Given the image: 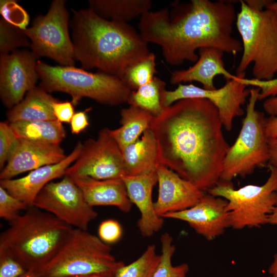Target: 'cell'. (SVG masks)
I'll return each mask as SVG.
<instances>
[{"label": "cell", "instance_id": "6da1fadb", "mask_svg": "<svg viewBox=\"0 0 277 277\" xmlns=\"http://www.w3.org/2000/svg\"><path fill=\"white\" fill-rule=\"evenodd\" d=\"M223 126L217 109L206 99L181 100L164 108L150 127L160 164L207 192L220 180L230 147Z\"/></svg>", "mask_w": 277, "mask_h": 277}, {"label": "cell", "instance_id": "7a4b0ae2", "mask_svg": "<svg viewBox=\"0 0 277 277\" xmlns=\"http://www.w3.org/2000/svg\"><path fill=\"white\" fill-rule=\"evenodd\" d=\"M181 10H151L140 17L138 32L144 40L159 45L165 61L177 66L187 61L195 63L196 51L205 47L236 55L242 43L233 37L235 7L229 1L191 0Z\"/></svg>", "mask_w": 277, "mask_h": 277}, {"label": "cell", "instance_id": "3957f363", "mask_svg": "<svg viewBox=\"0 0 277 277\" xmlns=\"http://www.w3.org/2000/svg\"><path fill=\"white\" fill-rule=\"evenodd\" d=\"M74 59L84 69L97 68L122 79L127 69L151 52L138 31L105 19L90 9L72 10Z\"/></svg>", "mask_w": 277, "mask_h": 277}, {"label": "cell", "instance_id": "277c9868", "mask_svg": "<svg viewBox=\"0 0 277 277\" xmlns=\"http://www.w3.org/2000/svg\"><path fill=\"white\" fill-rule=\"evenodd\" d=\"M73 227L34 206L9 223L0 236V255L38 271L56 254Z\"/></svg>", "mask_w": 277, "mask_h": 277}, {"label": "cell", "instance_id": "5b68a950", "mask_svg": "<svg viewBox=\"0 0 277 277\" xmlns=\"http://www.w3.org/2000/svg\"><path fill=\"white\" fill-rule=\"evenodd\" d=\"M240 4L235 23L243 53L236 75L245 74L252 64L253 78L271 80L277 73V12L251 7L245 1Z\"/></svg>", "mask_w": 277, "mask_h": 277}, {"label": "cell", "instance_id": "8992f818", "mask_svg": "<svg viewBox=\"0 0 277 277\" xmlns=\"http://www.w3.org/2000/svg\"><path fill=\"white\" fill-rule=\"evenodd\" d=\"M36 70L41 88L47 92L69 94L74 106L83 97L118 106L127 103L132 91L120 77L103 72H89L74 66H53L39 60Z\"/></svg>", "mask_w": 277, "mask_h": 277}, {"label": "cell", "instance_id": "52a82bcc", "mask_svg": "<svg viewBox=\"0 0 277 277\" xmlns=\"http://www.w3.org/2000/svg\"><path fill=\"white\" fill-rule=\"evenodd\" d=\"M125 265L109 244L87 231L73 228L55 256L37 272L43 277H72L115 272Z\"/></svg>", "mask_w": 277, "mask_h": 277}, {"label": "cell", "instance_id": "ba28073f", "mask_svg": "<svg viewBox=\"0 0 277 277\" xmlns=\"http://www.w3.org/2000/svg\"><path fill=\"white\" fill-rule=\"evenodd\" d=\"M261 89H250L246 115L234 143L224 159L220 180L231 182L236 176L245 177L268 162V140L266 133V117L255 109Z\"/></svg>", "mask_w": 277, "mask_h": 277}, {"label": "cell", "instance_id": "9c48e42d", "mask_svg": "<svg viewBox=\"0 0 277 277\" xmlns=\"http://www.w3.org/2000/svg\"><path fill=\"white\" fill-rule=\"evenodd\" d=\"M270 173L262 185H248L236 189L231 182L219 181L207 192L226 199L230 227L234 229L259 227L268 224L277 206V168L268 165Z\"/></svg>", "mask_w": 277, "mask_h": 277}, {"label": "cell", "instance_id": "30bf717a", "mask_svg": "<svg viewBox=\"0 0 277 277\" xmlns=\"http://www.w3.org/2000/svg\"><path fill=\"white\" fill-rule=\"evenodd\" d=\"M69 14L63 0H54L45 15L37 16L31 27L23 30L38 59L50 58L61 66H74L73 45L68 31Z\"/></svg>", "mask_w": 277, "mask_h": 277}, {"label": "cell", "instance_id": "8fae6325", "mask_svg": "<svg viewBox=\"0 0 277 277\" xmlns=\"http://www.w3.org/2000/svg\"><path fill=\"white\" fill-rule=\"evenodd\" d=\"M32 206L48 212L74 228L87 230L97 212L86 202L74 181L64 176L47 184L35 198Z\"/></svg>", "mask_w": 277, "mask_h": 277}, {"label": "cell", "instance_id": "7c38bea8", "mask_svg": "<svg viewBox=\"0 0 277 277\" xmlns=\"http://www.w3.org/2000/svg\"><path fill=\"white\" fill-rule=\"evenodd\" d=\"M248 79L245 74L238 75L235 79L227 80L220 88L206 89L192 84H179L173 90H164L162 93L161 103L164 108L177 101L189 98L209 100L217 109L223 127L230 131L235 117L244 114V105L250 90L247 88Z\"/></svg>", "mask_w": 277, "mask_h": 277}, {"label": "cell", "instance_id": "4fadbf2b", "mask_svg": "<svg viewBox=\"0 0 277 277\" xmlns=\"http://www.w3.org/2000/svg\"><path fill=\"white\" fill-rule=\"evenodd\" d=\"M109 129H101L96 139L90 138L83 144L78 157L65 175L96 180L122 179L126 175L122 151Z\"/></svg>", "mask_w": 277, "mask_h": 277}, {"label": "cell", "instance_id": "5bb4252c", "mask_svg": "<svg viewBox=\"0 0 277 277\" xmlns=\"http://www.w3.org/2000/svg\"><path fill=\"white\" fill-rule=\"evenodd\" d=\"M37 61L32 51L26 50L1 55L0 96L7 108L16 105L35 86Z\"/></svg>", "mask_w": 277, "mask_h": 277}, {"label": "cell", "instance_id": "9a60e30c", "mask_svg": "<svg viewBox=\"0 0 277 277\" xmlns=\"http://www.w3.org/2000/svg\"><path fill=\"white\" fill-rule=\"evenodd\" d=\"M227 204V201L224 198L205 193L199 202L191 207L165 214L162 217L184 221L197 233L211 241L230 227Z\"/></svg>", "mask_w": 277, "mask_h": 277}, {"label": "cell", "instance_id": "2e32d148", "mask_svg": "<svg viewBox=\"0 0 277 277\" xmlns=\"http://www.w3.org/2000/svg\"><path fill=\"white\" fill-rule=\"evenodd\" d=\"M159 193L154 202L156 213L165 214L182 211L195 205L205 192L182 178L166 166L159 164L156 169Z\"/></svg>", "mask_w": 277, "mask_h": 277}, {"label": "cell", "instance_id": "e0dca14e", "mask_svg": "<svg viewBox=\"0 0 277 277\" xmlns=\"http://www.w3.org/2000/svg\"><path fill=\"white\" fill-rule=\"evenodd\" d=\"M67 156L60 144L18 138L7 164L1 170L0 180L12 179L21 173L58 163Z\"/></svg>", "mask_w": 277, "mask_h": 277}, {"label": "cell", "instance_id": "ac0fdd59", "mask_svg": "<svg viewBox=\"0 0 277 277\" xmlns=\"http://www.w3.org/2000/svg\"><path fill=\"white\" fill-rule=\"evenodd\" d=\"M82 145L78 142L72 151L61 162L41 167L18 179L1 180L0 186L13 196L32 206L35 198L47 184L65 175L67 169L78 157Z\"/></svg>", "mask_w": 277, "mask_h": 277}, {"label": "cell", "instance_id": "d6986e66", "mask_svg": "<svg viewBox=\"0 0 277 277\" xmlns=\"http://www.w3.org/2000/svg\"><path fill=\"white\" fill-rule=\"evenodd\" d=\"M128 196L140 212L137 223L141 234L149 237L161 230L164 225V218L159 216L154 208L152 193L153 187L157 183L156 171L136 175H126L122 177Z\"/></svg>", "mask_w": 277, "mask_h": 277}, {"label": "cell", "instance_id": "ffe728a7", "mask_svg": "<svg viewBox=\"0 0 277 277\" xmlns=\"http://www.w3.org/2000/svg\"><path fill=\"white\" fill-rule=\"evenodd\" d=\"M199 58L195 64L187 69L174 71L170 76L172 85L197 82L206 89H214V79L222 75L226 80L235 79L238 75L229 72L225 67L223 60L224 52L213 47H205L198 50Z\"/></svg>", "mask_w": 277, "mask_h": 277}, {"label": "cell", "instance_id": "44dd1931", "mask_svg": "<svg viewBox=\"0 0 277 277\" xmlns=\"http://www.w3.org/2000/svg\"><path fill=\"white\" fill-rule=\"evenodd\" d=\"M70 177L80 188L91 206H112L125 213L130 211L132 203L122 178L96 180L88 176Z\"/></svg>", "mask_w": 277, "mask_h": 277}, {"label": "cell", "instance_id": "7402d4cb", "mask_svg": "<svg viewBox=\"0 0 277 277\" xmlns=\"http://www.w3.org/2000/svg\"><path fill=\"white\" fill-rule=\"evenodd\" d=\"M126 175H136L156 171L160 164L157 145L150 128L141 139L122 151Z\"/></svg>", "mask_w": 277, "mask_h": 277}, {"label": "cell", "instance_id": "603a6c76", "mask_svg": "<svg viewBox=\"0 0 277 277\" xmlns=\"http://www.w3.org/2000/svg\"><path fill=\"white\" fill-rule=\"evenodd\" d=\"M57 101L40 87L35 86L26 93L25 98L9 110L7 114L8 121L12 123L56 120L53 104Z\"/></svg>", "mask_w": 277, "mask_h": 277}, {"label": "cell", "instance_id": "cb8c5ba5", "mask_svg": "<svg viewBox=\"0 0 277 277\" xmlns=\"http://www.w3.org/2000/svg\"><path fill=\"white\" fill-rule=\"evenodd\" d=\"M120 115L121 126L115 129H109V132L122 151L137 141L141 135L150 128L154 116L131 106L122 109Z\"/></svg>", "mask_w": 277, "mask_h": 277}, {"label": "cell", "instance_id": "d4e9b609", "mask_svg": "<svg viewBox=\"0 0 277 277\" xmlns=\"http://www.w3.org/2000/svg\"><path fill=\"white\" fill-rule=\"evenodd\" d=\"M152 4L150 0H90L89 8L105 19L127 23L150 11Z\"/></svg>", "mask_w": 277, "mask_h": 277}, {"label": "cell", "instance_id": "484cf974", "mask_svg": "<svg viewBox=\"0 0 277 277\" xmlns=\"http://www.w3.org/2000/svg\"><path fill=\"white\" fill-rule=\"evenodd\" d=\"M18 138L52 144H60L66 136L62 123L57 121H25L9 123Z\"/></svg>", "mask_w": 277, "mask_h": 277}, {"label": "cell", "instance_id": "4316f807", "mask_svg": "<svg viewBox=\"0 0 277 277\" xmlns=\"http://www.w3.org/2000/svg\"><path fill=\"white\" fill-rule=\"evenodd\" d=\"M165 89V82L155 76L149 83L132 91L127 103L130 106L142 109L154 117L157 116L164 109L161 103V96Z\"/></svg>", "mask_w": 277, "mask_h": 277}, {"label": "cell", "instance_id": "83f0119b", "mask_svg": "<svg viewBox=\"0 0 277 277\" xmlns=\"http://www.w3.org/2000/svg\"><path fill=\"white\" fill-rule=\"evenodd\" d=\"M154 244L148 245L142 254L128 265H124L115 273V277H152L160 261Z\"/></svg>", "mask_w": 277, "mask_h": 277}, {"label": "cell", "instance_id": "f1b7e54d", "mask_svg": "<svg viewBox=\"0 0 277 277\" xmlns=\"http://www.w3.org/2000/svg\"><path fill=\"white\" fill-rule=\"evenodd\" d=\"M161 253L160 261L152 277H187L189 270L187 263L174 266L172 258L175 251L173 238L168 232L162 234L160 238Z\"/></svg>", "mask_w": 277, "mask_h": 277}, {"label": "cell", "instance_id": "f546056e", "mask_svg": "<svg viewBox=\"0 0 277 277\" xmlns=\"http://www.w3.org/2000/svg\"><path fill=\"white\" fill-rule=\"evenodd\" d=\"M155 55L152 52L144 59L129 66L122 80L132 90L151 82L156 73Z\"/></svg>", "mask_w": 277, "mask_h": 277}, {"label": "cell", "instance_id": "4dcf8cb0", "mask_svg": "<svg viewBox=\"0 0 277 277\" xmlns=\"http://www.w3.org/2000/svg\"><path fill=\"white\" fill-rule=\"evenodd\" d=\"M31 46V42L23 30L6 21L0 20L1 55L10 53L18 47Z\"/></svg>", "mask_w": 277, "mask_h": 277}, {"label": "cell", "instance_id": "1f68e13d", "mask_svg": "<svg viewBox=\"0 0 277 277\" xmlns=\"http://www.w3.org/2000/svg\"><path fill=\"white\" fill-rule=\"evenodd\" d=\"M0 11L2 18L9 24L22 30L27 28L29 22V15L15 1L1 0Z\"/></svg>", "mask_w": 277, "mask_h": 277}, {"label": "cell", "instance_id": "d6a6232c", "mask_svg": "<svg viewBox=\"0 0 277 277\" xmlns=\"http://www.w3.org/2000/svg\"><path fill=\"white\" fill-rule=\"evenodd\" d=\"M29 206L27 204L10 194L0 186V217L9 223L17 218L22 210Z\"/></svg>", "mask_w": 277, "mask_h": 277}, {"label": "cell", "instance_id": "836d02e7", "mask_svg": "<svg viewBox=\"0 0 277 277\" xmlns=\"http://www.w3.org/2000/svg\"><path fill=\"white\" fill-rule=\"evenodd\" d=\"M18 138L15 135L8 121L0 122V168H4L13 150L15 147Z\"/></svg>", "mask_w": 277, "mask_h": 277}, {"label": "cell", "instance_id": "e575fe53", "mask_svg": "<svg viewBox=\"0 0 277 277\" xmlns=\"http://www.w3.org/2000/svg\"><path fill=\"white\" fill-rule=\"evenodd\" d=\"M98 237L107 244L118 241L122 237L123 230L121 225L116 220L109 219L103 221L98 228Z\"/></svg>", "mask_w": 277, "mask_h": 277}, {"label": "cell", "instance_id": "d590c367", "mask_svg": "<svg viewBox=\"0 0 277 277\" xmlns=\"http://www.w3.org/2000/svg\"><path fill=\"white\" fill-rule=\"evenodd\" d=\"M27 271L16 260L6 255H0V277H19Z\"/></svg>", "mask_w": 277, "mask_h": 277}, {"label": "cell", "instance_id": "8d00e7d4", "mask_svg": "<svg viewBox=\"0 0 277 277\" xmlns=\"http://www.w3.org/2000/svg\"><path fill=\"white\" fill-rule=\"evenodd\" d=\"M53 109L56 119L62 123H70L74 114V105L71 102L58 100L53 103Z\"/></svg>", "mask_w": 277, "mask_h": 277}, {"label": "cell", "instance_id": "74e56055", "mask_svg": "<svg viewBox=\"0 0 277 277\" xmlns=\"http://www.w3.org/2000/svg\"><path fill=\"white\" fill-rule=\"evenodd\" d=\"M71 131L73 134H78L89 125L86 111H80L74 114L70 121Z\"/></svg>", "mask_w": 277, "mask_h": 277}, {"label": "cell", "instance_id": "f35d334b", "mask_svg": "<svg viewBox=\"0 0 277 277\" xmlns=\"http://www.w3.org/2000/svg\"><path fill=\"white\" fill-rule=\"evenodd\" d=\"M265 130L269 139L277 138V115L266 118Z\"/></svg>", "mask_w": 277, "mask_h": 277}, {"label": "cell", "instance_id": "ab89813d", "mask_svg": "<svg viewBox=\"0 0 277 277\" xmlns=\"http://www.w3.org/2000/svg\"><path fill=\"white\" fill-rule=\"evenodd\" d=\"M269 159L268 165L277 168V138L268 140Z\"/></svg>", "mask_w": 277, "mask_h": 277}, {"label": "cell", "instance_id": "60d3db41", "mask_svg": "<svg viewBox=\"0 0 277 277\" xmlns=\"http://www.w3.org/2000/svg\"><path fill=\"white\" fill-rule=\"evenodd\" d=\"M263 108L270 116L277 115V96L266 99L263 103Z\"/></svg>", "mask_w": 277, "mask_h": 277}, {"label": "cell", "instance_id": "b9f144b4", "mask_svg": "<svg viewBox=\"0 0 277 277\" xmlns=\"http://www.w3.org/2000/svg\"><path fill=\"white\" fill-rule=\"evenodd\" d=\"M72 277H115V272H102L90 273L85 275H77Z\"/></svg>", "mask_w": 277, "mask_h": 277}, {"label": "cell", "instance_id": "7bdbcfd3", "mask_svg": "<svg viewBox=\"0 0 277 277\" xmlns=\"http://www.w3.org/2000/svg\"><path fill=\"white\" fill-rule=\"evenodd\" d=\"M270 276L277 277V252L274 255L273 260L268 268Z\"/></svg>", "mask_w": 277, "mask_h": 277}, {"label": "cell", "instance_id": "ee69618b", "mask_svg": "<svg viewBox=\"0 0 277 277\" xmlns=\"http://www.w3.org/2000/svg\"><path fill=\"white\" fill-rule=\"evenodd\" d=\"M268 224L277 225V206L274 208L269 217Z\"/></svg>", "mask_w": 277, "mask_h": 277}, {"label": "cell", "instance_id": "f6af8a7d", "mask_svg": "<svg viewBox=\"0 0 277 277\" xmlns=\"http://www.w3.org/2000/svg\"><path fill=\"white\" fill-rule=\"evenodd\" d=\"M19 277H43L37 271H28Z\"/></svg>", "mask_w": 277, "mask_h": 277}, {"label": "cell", "instance_id": "bcb514c9", "mask_svg": "<svg viewBox=\"0 0 277 277\" xmlns=\"http://www.w3.org/2000/svg\"><path fill=\"white\" fill-rule=\"evenodd\" d=\"M266 8L277 12V2L271 1Z\"/></svg>", "mask_w": 277, "mask_h": 277}, {"label": "cell", "instance_id": "7dc6e473", "mask_svg": "<svg viewBox=\"0 0 277 277\" xmlns=\"http://www.w3.org/2000/svg\"><path fill=\"white\" fill-rule=\"evenodd\" d=\"M269 277H272L271 276H269Z\"/></svg>", "mask_w": 277, "mask_h": 277}]
</instances>
